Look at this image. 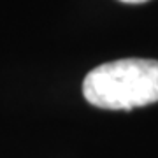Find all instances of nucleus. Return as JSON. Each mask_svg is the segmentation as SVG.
Wrapping results in <instances>:
<instances>
[{"mask_svg": "<svg viewBox=\"0 0 158 158\" xmlns=\"http://www.w3.org/2000/svg\"><path fill=\"white\" fill-rule=\"evenodd\" d=\"M119 2H125V4H144L148 0H119Z\"/></svg>", "mask_w": 158, "mask_h": 158, "instance_id": "f03ea898", "label": "nucleus"}, {"mask_svg": "<svg viewBox=\"0 0 158 158\" xmlns=\"http://www.w3.org/2000/svg\"><path fill=\"white\" fill-rule=\"evenodd\" d=\"M83 95L100 109L128 111L158 102V62L123 58L91 69L83 81Z\"/></svg>", "mask_w": 158, "mask_h": 158, "instance_id": "f257e3e1", "label": "nucleus"}]
</instances>
